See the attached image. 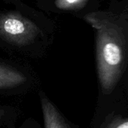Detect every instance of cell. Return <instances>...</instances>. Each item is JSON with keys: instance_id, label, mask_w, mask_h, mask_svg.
Wrapping results in <instances>:
<instances>
[{"instance_id": "cell-4", "label": "cell", "mask_w": 128, "mask_h": 128, "mask_svg": "<svg viewBox=\"0 0 128 128\" xmlns=\"http://www.w3.org/2000/svg\"><path fill=\"white\" fill-rule=\"evenodd\" d=\"M100 128H128V118L121 116H109Z\"/></svg>"}, {"instance_id": "cell-3", "label": "cell", "mask_w": 128, "mask_h": 128, "mask_svg": "<svg viewBox=\"0 0 128 128\" xmlns=\"http://www.w3.org/2000/svg\"><path fill=\"white\" fill-rule=\"evenodd\" d=\"M27 77L23 73L11 66L0 64V90H10L26 83Z\"/></svg>"}, {"instance_id": "cell-1", "label": "cell", "mask_w": 128, "mask_h": 128, "mask_svg": "<svg viewBox=\"0 0 128 128\" xmlns=\"http://www.w3.org/2000/svg\"><path fill=\"white\" fill-rule=\"evenodd\" d=\"M39 33V28L33 22L18 13L9 12L0 16V38L12 44L27 45Z\"/></svg>"}, {"instance_id": "cell-5", "label": "cell", "mask_w": 128, "mask_h": 128, "mask_svg": "<svg viewBox=\"0 0 128 128\" xmlns=\"http://www.w3.org/2000/svg\"><path fill=\"white\" fill-rule=\"evenodd\" d=\"M84 0H57L56 6L63 10H70L78 6V4Z\"/></svg>"}, {"instance_id": "cell-6", "label": "cell", "mask_w": 128, "mask_h": 128, "mask_svg": "<svg viewBox=\"0 0 128 128\" xmlns=\"http://www.w3.org/2000/svg\"><path fill=\"white\" fill-rule=\"evenodd\" d=\"M10 110L6 107H0V124L2 122H5L8 118Z\"/></svg>"}, {"instance_id": "cell-2", "label": "cell", "mask_w": 128, "mask_h": 128, "mask_svg": "<svg viewBox=\"0 0 128 128\" xmlns=\"http://www.w3.org/2000/svg\"><path fill=\"white\" fill-rule=\"evenodd\" d=\"M45 128H72L60 112L42 92L39 94Z\"/></svg>"}]
</instances>
